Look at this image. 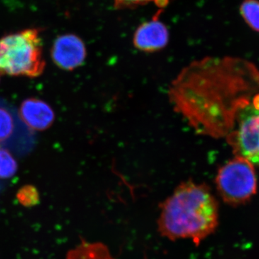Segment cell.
Returning <instances> with one entry per match:
<instances>
[{
    "label": "cell",
    "mask_w": 259,
    "mask_h": 259,
    "mask_svg": "<svg viewBox=\"0 0 259 259\" xmlns=\"http://www.w3.org/2000/svg\"><path fill=\"white\" fill-rule=\"evenodd\" d=\"M258 79V70L244 59L208 56L182 69L172 81L168 96L196 133L225 137L233 114L243 102L239 93Z\"/></svg>",
    "instance_id": "cell-1"
},
{
    "label": "cell",
    "mask_w": 259,
    "mask_h": 259,
    "mask_svg": "<svg viewBox=\"0 0 259 259\" xmlns=\"http://www.w3.org/2000/svg\"><path fill=\"white\" fill-rule=\"evenodd\" d=\"M158 232L171 241L190 239L198 245L219 225L218 201L207 185L192 181L175 189L160 206Z\"/></svg>",
    "instance_id": "cell-2"
},
{
    "label": "cell",
    "mask_w": 259,
    "mask_h": 259,
    "mask_svg": "<svg viewBox=\"0 0 259 259\" xmlns=\"http://www.w3.org/2000/svg\"><path fill=\"white\" fill-rule=\"evenodd\" d=\"M45 66L38 29H27L0 38L1 74L36 77Z\"/></svg>",
    "instance_id": "cell-3"
},
{
    "label": "cell",
    "mask_w": 259,
    "mask_h": 259,
    "mask_svg": "<svg viewBox=\"0 0 259 259\" xmlns=\"http://www.w3.org/2000/svg\"><path fill=\"white\" fill-rule=\"evenodd\" d=\"M216 185L221 198L231 205L249 200L256 192L254 167L245 158L236 156L220 168Z\"/></svg>",
    "instance_id": "cell-4"
},
{
    "label": "cell",
    "mask_w": 259,
    "mask_h": 259,
    "mask_svg": "<svg viewBox=\"0 0 259 259\" xmlns=\"http://www.w3.org/2000/svg\"><path fill=\"white\" fill-rule=\"evenodd\" d=\"M226 138L237 156L259 166V101L237 109Z\"/></svg>",
    "instance_id": "cell-5"
},
{
    "label": "cell",
    "mask_w": 259,
    "mask_h": 259,
    "mask_svg": "<svg viewBox=\"0 0 259 259\" xmlns=\"http://www.w3.org/2000/svg\"><path fill=\"white\" fill-rule=\"evenodd\" d=\"M51 58L58 67L71 71L79 67L87 57L86 45L82 39L74 34L60 35L54 40Z\"/></svg>",
    "instance_id": "cell-6"
},
{
    "label": "cell",
    "mask_w": 259,
    "mask_h": 259,
    "mask_svg": "<svg viewBox=\"0 0 259 259\" xmlns=\"http://www.w3.org/2000/svg\"><path fill=\"white\" fill-rule=\"evenodd\" d=\"M161 10L151 20L144 22L134 32L133 44L136 49L145 53L157 52L169 42L170 33L166 24L160 20Z\"/></svg>",
    "instance_id": "cell-7"
},
{
    "label": "cell",
    "mask_w": 259,
    "mask_h": 259,
    "mask_svg": "<svg viewBox=\"0 0 259 259\" xmlns=\"http://www.w3.org/2000/svg\"><path fill=\"white\" fill-rule=\"evenodd\" d=\"M20 114L25 123L36 131H44L50 127L55 118L54 110L47 103L34 98L23 102Z\"/></svg>",
    "instance_id": "cell-8"
},
{
    "label": "cell",
    "mask_w": 259,
    "mask_h": 259,
    "mask_svg": "<svg viewBox=\"0 0 259 259\" xmlns=\"http://www.w3.org/2000/svg\"><path fill=\"white\" fill-rule=\"evenodd\" d=\"M66 259H117L101 242L82 241L70 250Z\"/></svg>",
    "instance_id": "cell-9"
},
{
    "label": "cell",
    "mask_w": 259,
    "mask_h": 259,
    "mask_svg": "<svg viewBox=\"0 0 259 259\" xmlns=\"http://www.w3.org/2000/svg\"><path fill=\"white\" fill-rule=\"evenodd\" d=\"M240 13L249 28L259 33V0H243Z\"/></svg>",
    "instance_id": "cell-10"
},
{
    "label": "cell",
    "mask_w": 259,
    "mask_h": 259,
    "mask_svg": "<svg viewBox=\"0 0 259 259\" xmlns=\"http://www.w3.org/2000/svg\"><path fill=\"white\" fill-rule=\"evenodd\" d=\"M114 9L133 10L148 4H154L163 11L168 6L169 0H112Z\"/></svg>",
    "instance_id": "cell-11"
},
{
    "label": "cell",
    "mask_w": 259,
    "mask_h": 259,
    "mask_svg": "<svg viewBox=\"0 0 259 259\" xmlns=\"http://www.w3.org/2000/svg\"><path fill=\"white\" fill-rule=\"evenodd\" d=\"M18 165L13 156L7 150L0 148V179L14 176Z\"/></svg>",
    "instance_id": "cell-12"
},
{
    "label": "cell",
    "mask_w": 259,
    "mask_h": 259,
    "mask_svg": "<svg viewBox=\"0 0 259 259\" xmlns=\"http://www.w3.org/2000/svg\"><path fill=\"white\" fill-rule=\"evenodd\" d=\"M17 198L22 205L27 207H33L40 202L38 192L32 185H25L22 187L17 194Z\"/></svg>",
    "instance_id": "cell-13"
},
{
    "label": "cell",
    "mask_w": 259,
    "mask_h": 259,
    "mask_svg": "<svg viewBox=\"0 0 259 259\" xmlns=\"http://www.w3.org/2000/svg\"><path fill=\"white\" fill-rule=\"evenodd\" d=\"M14 121L8 110L0 107V141H5L13 134Z\"/></svg>",
    "instance_id": "cell-14"
}]
</instances>
